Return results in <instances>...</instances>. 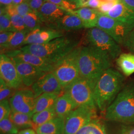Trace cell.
Returning <instances> with one entry per match:
<instances>
[{
    "label": "cell",
    "mask_w": 134,
    "mask_h": 134,
    "mask_svg": "<svg viewBox=\"0 0 134 134\" xmlns=\"http://www.w3.org/2000/svg\"><path fill=\"white\" fill-rule=\"evenodd\" d=\"M125 77L120 72L110 68L101 76L96 83L94 100L96 108L106 111L124 86Z\"/></svg>",
    "instance_id": "obj_1"
},
{
    "label": "cell",
    "mask_w": 134,
    "mask_h": 134,
    "mask_svg": "<svg viewBox=\"0 0 134 134\" xmlns=\"http://www.w3.org/2000/svg\"><path fill=\"white\" fill-rule=\"evenodd\" d=\"M112 66V59L105 53L91 46L81 47L79 56L80 77L97 82Z\"/></svg>",
    "instance_id": "obj_2"
},
{
    "label": "cell",
    "mask_w": 134,
    "mask_h": 134,
    "mask_svg": "<svg viewBox=\"0 0 134 134\" xmlns=\"http://www.w3.org/2000/svg\"><path fill=\"white\" fill-rule=\"evenodd\" d=\"M79 42L72 38L63 36L43 44L27 45L19 49L56 64L79 47Z\"/></svg>",
    "instance_id": "obj_3"
},
{
    "label": "cell",
    "mask_w": 134,
    "mask_h": 134,
    "mask_svg": "<svg viewBox=\"0 0 134 134\" xmlns=\"http://www.w3.org/2000/svg\"><path fill=\"white\" fill-rule=\"evenodd\" d=\"M105 118L110 121L134 124V82H130L124 86L106 110Z\"/></svg>",
    "instance_id": "obj_4"
},
{
    "label": "cell",
    "mask_w": 134,
    "mask_h": 134,
    "mask_svg": "<svg viewBox=\"0 0 134 134\" xmlns=\"http://www.w3.org/2000/svg\"><path fill=\"white\" fill-rule=\"evenodd\" d=\"M81 46H79L56 63L52 72L64 89L80 77L79 56Z\"/></svg>",
    "instance_id": "obj_5"
},
{
    "label": "cell",
    "mask_w": 134,
    "mask_h": 134,
    "mask_svg": "<svg viewBox=\"0 0 134 134\" xmlns=\"http://www.w3.org/2000/svg\"><path fill=\"white\" fill-rule=\"evenodd\" d=\"M86 37L89 46L105 53L112 60L116 59L122 53L120 44L104 31L98 27L90 29Z\"/></svg>",
    "instance_id": "obj_6"
},
{
    "label": "cell",
    "mask_w": 134,
    "mask_h": 134,
    "mask_svg": "<svg viewBox=\"0 0 134 134\" xmlns=\"http://www.w3.org/2000/svg\"><path fill=\"white\" fill-rule=\"evenodd\" d=\"M97 82L80 77L63 89L79 106H96L94 90Z\"/></svg>",
    "instance_id": "obj_7"
},
{
    "label": "cell",
    "mask_w": 134,
    "mask_h": 134,
    "mask_svg": "<svg viewBox=\"0 0 134 134\" xmlns=\"http://www.w3.org/2000/svg\"><path fill=\"white\" fill-rule=\"evenodd\" d=\"M96 106H79L65 119L63 134H75L85 126L97 119Z\"/></svg>",
    "instance_id": "obj_8"
},
{
    "label": "cell",
    "mask_w": 134,
    "mask_h": 134,
    "mask_svg": "<svg viewBox=\"0 0 134 134\" xmlns=\"http://www.w3.org/2000/svg\"><path fill=\"white\" fill-rule=\"evenodd\" d=\"M96 27L104 31L120 45L123 44L134 29L131 26L102 13L98 19Z\"/></svg>",
    "instance_id": "obj_9"
},
{
    "label": "cell",
    "mask_w": 134,
    "mask_h": 134,
    "mask_svg": "<svg viewBox=\"0 0 134 134\" xmlns=\"http://www.w3.org/2000/svg\"><path fill=\"white\" fill-rule=\"evenodd\" d=\"M36 98L31 89L17 90L9 99L12 111L33 115Z\"/></svg>",
    "instance_id": "obj_10"
},
{
    "label": "cell",
    "mask_w": 134,
    "mask_h": 134,
    "mask_svg": "<svg viewBox=\"0 0 134 134\" xmlns=\"http://www.w3.org/2000/svg\"><path fill=\"white\" fill-rule=\"evenodd\" d=\"M0 76L1 79L13 88L19 90L24 85L14 63L5 54L0 55Z\"/></svg>",
    "instance_id": "obj_11"
},
{
    "label": "cell",
    "mask_w": 134,
    "mask_h": 134,
    "mask_svg": "<svg viewBox=\"0 0 134 134\" xmlns=\"http://www.w3.org/2000/svg\"><path fill=\"white\" fill-rule=\"evenodd\" d=\"M19 73L23 85L31 86L47 72L16 58H10Z\"/></svg>",
    "instance_id": "obj_12"
},
{
    "label": "cell",
    "mask_w": 134,
    "mask_h": 134,
    "mask_svg": "<svg viewBox=\"0 0 134 134\" xmlns=\"http://www.w3.org/2000/svg\"><path fill=\"white\" fill-rule=\"evenodd\" d=\"M36 97L45 93L61 94L63 88L52 72H47L31 86Z\"/></svg>",
    "instance_id": "obj_13"
},
{
    "label": "cell",
    "mask_w": 134,
    "mask_h": 134,
    "mask_svg": "<svg viewBox=\"0 0 134 134\" xmlns=\"http://www.w3.org/2000/svg\"><path fill=\"white\" fill-rule=\"evenodd\" d=\"M10 58H16L46 72H52L55 64L43 58L16 49L5 54Z\"/></svg>",
    "instance_id": "obj_14"
},
{
    "label": "cell",
    "mask_w": 134,
    "mask_h": 134,
    "mask_svg": "<svg viewBox=\"0 0 134 134\" xmlns=\"http://www.w3.org/2000/svg\"><path fill=\"white\" fill-rule=\"evenodd\" d=\"M64 36L63 31L50 29H37L27 34L23 45L43 44Z\"/></svg>",
    "instance_id": "obj_15"
},
{
    "label": "cell",
    "mask_w": 134,
    "mask_h": 134,
    "mask_svg": "<svg viewBox=\"0 0 134 134\" xmlns=\"http://www.w3.org/2000/svg\"><path fill=\"white\" fill-rule=\"evenodd\" d=\"M36 13L42 23L47 25L48 27L69 13L62 7L49 2H44Z\"/></svg>",
    "instance_id": "obj_16"
},
{
    "label": "cell",
    "mask_w": 134,
    "mask_h": 134,
    "mask_svg": "<svg viewBox=\"0 0 134 134\" xmlns=\"http://www.w3.org/2000/svg\"><path fill=\"white\" fill-rule=\"evenodd\" d=\"M104 14L134 27V10L119 0Z\"/></svg>",
    "instance_id": "obj_17"
},
{
    "label": "cell",
    "mask_w": 134,
    "mask_h": 134,
    "mask_svg": "<svg viewBox=\"0 0 134 134\" xmlns=\"http://www.w3.org/2000/svg\"><path fill=\"white\" fill-rule=\"evenodd\" d=\"M48 27L61 31L75 30L85 27L81 19L76 15L70 13L65 14Z\"/></svg>",
    "instance_id": "obj_18"
},
{
    "label": "cell",
    "mask_w": 134,
    "mask_h": 134,
    "mask_svg": "<svg viewBox=\"0 0 134 134\" xmlns=\"http://www.w3.org/2000/svg\"><path fill=\"white\" fill-rule=\"evenodd\" d=\"M78 106L68 93L64 92L58 97L54 106L56 116L65 119Z\"/></svg>",
    "instance_id": "obj_19"
},
{
    "label": "cell",
    "mask_w": 134,
    "mask_h": 134,
    "mask_svg": "<svg viewBox=\"0 0 134 134\" xmlns=\"http://www.w3.org/2000/svg\"><path fill=\"white\" fill-rule=\"evenodd\" d=\"M79 16L83 22L85 28L96 27L101 13L97 10L90 8H82L70 12Z\"/></svg>",
    "instance_id": "obj_20"
},
{
    "label": "cell",
    "mask_w": 134,
    "mask_h": 134,
    "mask_svg": "<svg viewBox=\"0 0 134 134\" xmlns=\"http://www.w3.org/2000/svg\"><path fill=\"white\" fill-rule=\"evenodd\" d=\"M65 119L56 117L35 129L37 134H63Z\"/></svg>",
    "instance_id": "obj_21"
},
{
    "label": "cell",
    "mask_w": 134,
    "mask_h": 134,
    "mask_svg": "<svg viewBox=\"0 0 134 134\" xmlns=\"http://www.w3.org/2000/svg\"><path fill=\"white\" fill-rule=\"evenodd\" d=\"M61 95L59 93H45L36 98L33 115L34 113L41 112L53 107L58 97Z\"/></svg>",
    "instance_id": "obj_22"
},
{
    "label": "cell",
    "mask_w": 134,
    "mask_h": 134,
    "mask_svg": "<svg viewBox=\"0 0 134 134\" xmlns=\"http://www.w3.org/2000/svg\"><path fill=\"white\" fill-rule=\"evenodd\" d=\"M117 67L123 75L129 77L134 73V54L121 53L116 59Z\"/></svg>",
    "instance_id": "obj_23"
},
{
    "label": "cell",
    "mask_w": 134,
    "mask_h": 134,
    "mask_svg": "<svg viewBox=\"0 0 134 134\" xmlns=\"http://www.w3.org/2000/svg\"><path fill=\"white\" fill-rule=\"evenodd\" d=\"M32 115L12 111L10 119L13 122L18 129H35V125L32 120Z\"/></svg>",
    "instance_id": "obj_24"
},
{
    "label": "cell",
    "mask_w": 134,
    "mask_h": 134,
    "mask_svg": "<svg viewBox=\"0 0 134 134\" xmlns=\"http://www.w3.org/2000/svg\"><path fill=\"white\" fill-rule=\"evenodd\" d=\"M29 32L27 30L14 32L9 43L4 48L1 49V54H5L8 52L18 49L19 47L22 46Z\"/></svg>",
    "instance_id": "obj_25"
},
{
    "label": "cell",
    "mask_w": 134,
    "mask_h": 134,
    "mask_svg": "<svg viewBox=\"0 0 134 134\" xmlns=\"http://www.w3.org/2000/svg\"><path fill=\"white\" fill-rule=\"evenodd\" d=\"M5 8L8 14L10 15L14 32L28 31L26 29L23 17L18 14L16 10L15 5L13 4Z\"/></svg>",
    "instance_id": "obj_26"
},
{
    "label": "cell",
    "mask_w": 134,
    "mask_h": 134,
    "mask_svg": "<svg viewBox=\"0 0 134 134\" xmlns=\"http://www.w3.org/2000/svg\"><path fill=\"white\" fill-rule=\"evenodd\" d=\"M56 117L57 116L54 106L48 109L34 113L32 117V120L35 125L34 130L39 126L47 122Z\"/></svg>",
    "instance_id": "obj_27"
},
{
    "label": "cell",
    "mask_w": 134,
    "mask_h": 134,
    "mask_svg": "<svg viewBox=\"0 0 134 134\" xmlns=\"http://www.w3.org/2000/svg\"><path fill=\"white\" fill-rule=\"evenodd\" d=\"M26 29L29 32L41 27L42 22L40 19L37 13L32 12L23 16Z\"/></svg>",
    "instance_id": "obj_28"
},
{
    "label": "cell",
    "mask_w": 134,
    "mask_h": 134,
    "mask_svg": "<svg viewBox=\"0 0 134 134\" xmlns=\"http://www.w3.org/2000/svg\"><path fill=\"white\" fill-rule=\"evenodd\" d=\"M0 31L14 32L12 24L10 15L8 14L5 8H1Z\"/></svg>",
    "instance_id": "obj_29"
},
{
    "label": "cell",
    "mask_w": 134,
    "mask_h": 134,
    "mask_svg": "<svg viewBox=\"0 0 134 134\" xmlns=\"http://www.w3.org/2000/svg\"><path fill=\"white\" fill-rule=\"evenodd\" d=\"M1 134H18V129L10 120V118L0 121Z\"/></svg>",
    "instance_id": "obj_30"
},
{
    "label": "cell",
    "mask_w": 134,
    "mask_h": 134,
    "mask_svg": "<svg viewBox=\"0 0 134 134\" xmlns=\"http://www.w3.org/2000/svg\"><path fill=\"white\" fill-rule=\"evenodd\" d=\"M16 90L8 86L5 81L0 78V101L10 99Z\"/></svg>",
    "instance_id": "obj_31"
},
{
    "label": "cell",
    "mask_w": 134,
    "mask_h": 134,
    "mask_svg": "<svg viewBox=\"0 0 134 134\" xmlns=\"http://www.w3.org/2000/svg\"><path fill=\"white\" fill-rule=\"evenodd\" d=\"M12 108L9 100H4L0 102V121L10 118Z\"/></svg>",
    "instance_id": "obj_32"
},
{
    "label": "cell",
    "mask_w": 134,
    "mask_h": 134,
    "mask_svg": "<svg viewBox=\"0 0 134 134\" xmlns=\"http://www.w3.org/2000/svg\"><path fill=\"white\" fill-rule=\"evenodd\" d=\"M44 2H49L60 6L69 13L77 8L76 5L69 2L67 0H44Z\"/></svg>",
    "instance_id": "obj_33"
},
{
    "label": "cell",
    "mask_w": 134,
    "mask_h": 134,
    "mask_svg": "<svg viewBox=\"0 0 134 134\" xmlns=\"http://www.w3.org/2000/svg\"><path fill=\"white\" fill-rule=\"evenodd\" d=\"M15 9L18 14L23 17L26 14L34 12L30 8L27 1L19 5H15Z\"/></svg>",
    "instance_id": "obj_34"
},
{
    "label": "cell",
    "mask_w": 134,
    "mask_h": 134,
    "mask_svg": "<svg viewBox=\"0 0 134 134\" xmlns=\"http://www.w3.org/2000/svg\"><path fill=\"white\" fill-rule=\"evenodd\" d=\"M122 45L134 54V30L128 35Z\"/></svg>",
    "instance_id": "obj_35"
},
{
    "label": "cell",
    "mask_w": 134,
    "mask_h": 134,
    "mask_svg": "<svg viewBox=\"0 0 134 134\" xmlns=\"http://www.w3.org/2000/svg\"><path fill=\"white\" fill-rule=\"evenodd\" d=\"M14 32L2 31L0 34V46L1 49L4 48L9 43Z\"/></svg>",
    "instance_id": "obj_36"
},
{
    "label": "cell",
    "mask_w": 134,
    "mask_h": 134,
    "mask_svg": "<svg viewBox=\"0 0 134 134\" xmlns=\"http://www.w3.org/2000/svg\"><path fill=\"white\" fill-rule=\"evenodd\" d=\"M118 1L102 3H101L100 5L98 10L101 13L105 14L114 6V5H115Z\"/></svg>",
    "instance_id": "obj_37"
},
{
    "label": "cell",
    "mask_w": 134,
    "mask_h": 134,
    "mask_svg": "<svg viewBox=\"0 0 134 134\" xmlns=\"http://www.w3.org/2000/svg\"><path fill=\"white\" fill-rule=\"evenodd\" d=\"M27 2L30 8L35 12L38 11L44 3V0H27Z\"/></svg>",
    "instance_id": "obj_38"
},
{
    "label": "cell",
    "mask_w": 134,
    "mask_h": 134,
    "mask_svg": "<svg viewBox=\"0 0 134 134\" xmlns=\"http://www.w3.org/2000/svg\"><path fill=\"white\" fill-rule=\"evenodd\" d=\"M100 4L101 2L99 0H88L86 5V8H90L98 10Z\"/></svg>",
    "instance_id": "obj_39"
},
{
    "label": "cell",
    "mask_w": 134,
    "mask_h": 134,
    "mask_svg": "<svg viewBox=\"0 0 134 134\" xmlns=\"http://www.w3.org/2000/svg\"><path fill=\"white\" fill-rule=\"evenodd\" d=\"M120 134H134V126L125 127L122 130Z\"/></svg>",
    "instance_id": "obj_40"
},
{
    "label": "cell",
    "mask_w": 134,
    "mask_h": 134,
    "mask_svg": "<svg viewBox=\"0 0 134 134\" xmlns=\"http://www.w3.org/2000/svg\"><path fill=\"white\" fill-rule=\"evenodd\" d=\"M121 2L124 4L131 9L134 10V0H119Z\"/></svg>",
    "instance_id": "obj_41"
},
{
    "label": "cell",
    "mask_w": 134,
    "mask_h": 134,
    "mask_svg": "<svg viewBox=\"0 0 134 134\" xmlns=\"http://www.w3.org/2000/svg\"><path fill=\"white\" fill-rule=\"evenodd\" d=\"M18 134H37V133L34 129L28 128L20 130Z\"/></svg>",
    "instance_id": "obj_42"
},
{
    "label": "cell",
    "mask_w": 134,
    "mask_h": 134,
    "mask_svg": "<svg viewBox=\"0 0 134 134\" xmlns=\"http://www.w3.org/2000/svg\"><path fill=\"white\" fill-rule=\"evenodd\" d=\"M0 2H1V7L2 5L3 6V7H1V8H3L4 6L5 7L4 8H5L9 6L10 5L13 4V0H0Z\"/></svg>",
    "instance_id": "obj_43"
},
{
    "label": "cell",
    "mask_w": 134,
    "mask_h": 134,
    "mask_svg": "<svg viewBox=\"0 0 134 134\" xmlns=\"http://www.w3.org/2000/svg\"><path fill=\"white\" fill-rule=\"evenodd\" d=\"M67 1H68L69 2L71 3H72L73 4L76 5L77 8L78 5L80 4V3L81 2L82 0H67Z\"/></svg>",
    "instance_id": "obj_44"
},
{
    "label": "cell",
    "mask_w": 134,
    "mask_h": 134,
    "mask_svg": "<svg viewBox=\"0 0 134 134\" xmlns=\"http://www.w3.org/2000/svg\"><path fill=\"white\" fill-rule=\"evenodd\" d=\"M27 0H13V4L14 5H18L21 4L22 3L26 1Z\"/></svg>",
    "instance_id": "obj_45"
}]
</instances>
